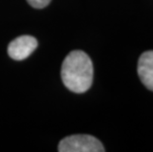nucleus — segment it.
<instances>
[{
	"instance_id": "nucleus-1",
	"label": "nucleus",
	"mask_w": 153,
	"mask_h": 152,
	"mask_svg": "<svg viewBox=\"0 0 153 152\" xmlns=\"http://www.w3.org/2000/svg\"><path fill=\"white\" fill-rule=\"evenodd\" d=\"M94 68L92 60L82 50H73L64 59L61 65V80L68 90L85 93L93 83Z\"/></svg>"
},
{
	"instance_id": "nucleus-2",
	"label": "nucleus",
	"mask_w": 153,
	"mask_h": 152,
	"mask_svg": "<svg viewBox=\"0 0 153 152\" xmlns=\"http://www.w3.org/2000/svg\"><path fill=\"white\" fill-rule=\"evenodd\" d=\"M57 150L59 152H104L103 144L93 135L74 134L61 139Z\"/></svg>"
},
{
	"instance_id": "nucleus-3",
	"label": "nucleus",
	"mask_w": 153,
	"mask_h": 152,
	"mask_svg": "<svg viewBox=\"0 0 153 152\" xmlns=\"http://www.w3.org/2000/svg\"><path fill=\"white\" fill-rule=\"evenodd\" d=\"M38 47V41L32 36H20L13 40L8 46V54L14 60L28 59Z\"/></svg>"
},
{
	"instance_id": "nucleus-4",
	"label": "nucleus",
	"mask_w": 153,
	"mask_h": 152,
	"mask_svg": "<svg viewBox=\"0 0 153 152\" xmlns=\"http://www.w3.org/2000/svg\"><path fill=\"white\" fill-rule=\"evenodd\" d=\"M137 73L146 88L153 91V50L143 53L138 59Z\"/></svg>"
},
{
	"instance_id": "nucleus-5",
	"label": "nucleus",
	"mask_w": 153,
	"mask_h": 152,
	"mask_svg": "<svg viewBox=\"0 0 153 152\" xmlns=\"http://www.w3.org/2000/svg\"><path fill=\"white\" fill-rule=\"evenodd\" d=\"M32 7L37 9H43L50 4L51 0H27Z\"/></svg>"
}]
</instances>
